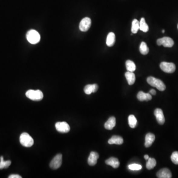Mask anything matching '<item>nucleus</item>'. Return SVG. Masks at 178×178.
Segmentation results:
<instances>
[{"label":"nucleus","instance_id":"25","mask_svg":"<svg viewBox=\"0 0 178 178\" xmlns=\"http://www.w3.org/2000/svg\"><path fill=\"white\" fill-rule=\"evenodd\" d=\"M128 122L131 128H134L136 127V125L137 124V120L135 116L130 115L128 117Z\"/></svg>","mask_w":178,"mask_h":178},{"label":"nucleus","instance_id":"12","mask_svg":"<svg viewBox=\"0 0 178 178\" xmlns=\"http://www.w3.org/2000/svg\"><path fill=\"white\" fill-rule=\"evenodd\" d=\"M157 177L159 178H171L172 173L169 169H162L158 172L157 174Z\"/></svg>","mask_w":178,"mask_h":178},{"label":"nucleus","instance_id":"23","mask_svg":"<svg viewBox=\"0 0 178 178\" xmlns=\"http://www.w3.org/2000/svg\"><path fill=\"white\" fill-rule=\"evenodd\" d=\"M147 160V161L146 164V167L147 169L151 170L155 167L156 165H157V161L154 158L149 157Z\"/></svg>","mask_w":178,"mask_h":178},{"label":"nucleus","instance_id":"14","mask_svg":"<svg viewBox=\"0 0 178 178\" xmlns=\"http://www.w3.org/2000/svg\"><path fill=\"white\" fill-rule=\"evenodd\" d=\"M137 99L141 102L149 101L152 99V96L150 93H145L143 92L140 91L138 94Z\"/></svg>","mask_w":178,"mask_h":178},{"label":"nucleus","instance_id":"27","mask_svg":"<svg viewBox=\"0 0 178 178\" xmlns=\"http://www.w3.org/2000/svg\"><path fill=\"white\" fill-rule=\"evenodd\" d=\"M0 169L4 168H7L11 165V161L10 160H8L5 161L4 160V157H0Z\"/></svg>","mask_w":178,"mask_h":178},{"label":"nucleus","instance_id":"26","mask_svg":"<svg viewBox=\"0 0 178 178\" xmlns=\"http://www.w3.org/2000/svg\"><path fill=\"white\" fill-rule=\"evenodd\" d=\"M140 51L141 53L143 55H146L149 52V48L147 46V44L144 42H142L140 46Z\"/></svg>","mask_w":178,"mask_h":178},{"label":"nucleus","instance_id":"16","mask_svg":"<svg viewBox=\"0 0 178 178\" xmlns=\"http://www.w3.org/2000/svg\"><path fill=\"white\" fill-rule=\"evenodd\" d=\"M105 163L108 165L112 166L113 168H117L120 166L118 159L115 157H110L105 161Z\"/></svg>","mask_w":178,"mask_h":178},{"label":"nucleus","instance_id":"29","mask_svg":"<svg viewBox=\"0 0 178 178\" xmlns=\"http://www.w3.org/2000/svg\"><path fill=\"white\" fill-rule=\"evenodd\" d=\"M128 168L131 170H140L142 168V166L140 164H132L128 166Z\"/></svg>","mask_w":178,"mask_h":178},{"label":"nucleus","instance_id":"13","mask_svg":"<svg viewBox=\"0 0 178 178\" xmlns=\"http://www.w3.org/2000/svg\"><path fill=\"white\" fill-rule=\"evenodd\" d=\"M98 85L96 84H89L86 85L84 87V91L85 94L87 95H90L91 94L92 92H95L98 91Z\"/></svg>","mask_w":178,"mask_h":178},{"label":"nucleus","instance_id":"7","mask_svg":"<svg viewBox=\"0 0 178 178\" xmlns=\"http://www.w3.org/2000/svg\"><path fill=\"white\" fill-rule=\"evenodd\" d=\"M161 70L167 73H172L175 72L176 66L174 63L167 62H162L160 64Z\"/></svg>","mask_w":178,"mask_h":178},{"label":"nucleus","instance_id":"31","mask_svg":"<svg viewBox=\"0 0 178 178\" xmlns=\"http://www.w3.org/2000/svg\"><path fill=\"white\" fill-rule=\"evenodd\" d=\"M149 93L151 94L152 95H155L157 94V92H156L155 90H154V89H151V90H150Z\"/></svg>","mask_w":178,"mask_h":178},{"label":"nucleus","instance_id":"21","mask_svg":"<svg viewBox=\"0 0 178 178\" xmlns=\"http://www.w3.org/2000/svg\"><path fill=\"white\" fill-rule=\"evenodd\" d=\"M139 29L144 32H147L149 30L148 25L146 22V21L144 18H142L140 21V28Z\"/></svg>","mask_w":178,"mask_h":178},{"label":"nucleus","instance_id":"9","mask_svg":"<svg viewBox=\"0 0 178 178\" xmlns=\"http://www.w3.org/2000/svg\"><path fill=\"white\" fill-rule=\"evenodd\" d=\"M56 129L58 132L63 133H66L70 132V125L68 123L65 122H59L56 123L55 125Z\"/></svg>","mask_w":178,"mask_h":178},{"label":"nucleus","instance_id":"11","mask_svg":"<svg viewBox=\"0 0 178 178\" xmlns=\"http://www.w3.org/2000/svg\"><path fill=\"white\" fill-rule=\"evenodd\" d=\"M99 158V154L97 152L92 151L88 159V163L90 166H94L97 163L98 159Z\"/></svg>","mask_w":178,"mask_h":178},{"label":"nucleus","instance_id":"17","mask_svg":"<svg viewBox=\"0 0 178 178\" xmlns=\"http://www.w3.org/2000/svg\"><path fill=\"white\" fill-rule=\"evenodd\" d=\"M123 142V139L119 136H113L108 141L109 144H116L119 145L122 144Z\"/></svg>","mask_w":178,"mask_h":178},{"label":"nucleus","instance_id":"5","mask_svg":"<svg viewBox=\"0 0 178 178\" xmlns=\"http://www.w3.org/2000/svg\"><path fill=\"white\" fill-rule=\"evenodd\" d=\"M63 162V155L61 154H58L52 159L50 164V166L53 170H56L61 166Z\"/></svg>","mask_w":178,"mask_h":178},{"label":"nucleus","instance_id":"2","mask_svg":"<svg viewBox=\"0 0 178 178\" xmlns=\"http://www.w3.org/2000/svg\"><path fill=\"white\" fill-rule=\"evenodd\" d=\"M26 96L32 101H40L43 99L44 95L40 90H29L26 92Z\"/></svg>","mask_w":178,"mask_h":178},{"label":"nucleus","instance_id":"3","mask_svg":"<svg viewBox=\"0 0 178 178\" xmlns=\"http://www.w3.org/2000/svg\"><path fill=\"white\" fill-rule=\"evenodd\" d=\"M19 141L22 146L26 147H31L34 144V140L27 133H23L21 134Z\"/></svg>","mask_w":178,"mask_h":178},{"label":"nucleus","instance_id":"19","mask_svg":"<svg viewBox=\"0 0 178 178\" xmlns=\"http://www.w3.org/2000/svg\"><path fill=\"white\" fill-rule=\"evenodd\" d=\"M125 77L128 81V84L129 85H132L135 83V81H136V76L133 72L127 71L125 73Z\"/></svg>","mask_w":178,"mask_h":178},{"label":"nucleus","instance_id":"22","mask_svg":"<svg viewBox=\"0 0 178 178\" xmlns=\"http://www.w3.org/2000/svg\"><path fill=\"white\" fill-rule=\"evenodd\" d=\"M126 67L128 71L134 72L136 70V66L135 63L130 60H128L126 62Z\"/></svg>","mask_w":178,"mask_h":178},{"label":"nucleus","instance_id":"4","mask_svg":"<svg viewBox=\"0 0 178 178\" xmlns=\"http://www.w3.org/2000/svg\"><path fill=\"white\" fill-rule=\"evenodd\" d=\"M26 39L30 43L36 44L40 40V35L37 31L30 30L26 34Z\"/></svg>","mask_w":178,"mask_h":178},{"label":"nucleus","instance_id":"1","mask_svg":"<svg viewBox=\"0 0 178 178\" xmlns=\"http://www.w3.org/2000/svg\"><path fill=\"white\" fill-rule=\"evenodd\" d=\"M147 83L152 87H155L160 91H164L166 89V86L162 81L160 79L152 76L148 77L147 79Z\"/></svg>","mask_w":178,"mask_h":178},{"label":"nucleus","instance_id":"8","mask_svg":"<svg viewBox=\"0 0 178 178\" xmlns=\"http://www.w3.org/2000/svg\"><path fill=\"white\" fill-rule=\"evenodd\" d=\"M91 19L90 18H85L81 21L79 24V29L81 31L86 32L90 29L91 26Z\"/></svg>","mask_w":178,"mask_h":178},{"label":"nucleus","instance_id":"34","mask_svg":"<svg viewBox=\"0 0 178 178\" xmlns=\"http://www.w3.org/2000/svg\"></svg>","mask_w":178,"mask_h":178},{"label":"nucleus","instance_id":"30","mask_svg":"<svg viewBox=\"0 0 178 178\" xmlns=\"http://www.w3.org/2000/svg\"><path fill=\"white\" fill-rule=\"evenodd\" d=\"M9 178H21V176L19 175H17V174H13V175H11L9 177Z\"/></svg>","mask_w":178,"mask_h":178},{"label":"nucleus","instance_id":"20","mask_svg":"<svg viewBox=\"0 0 178 178\" xmlns=\"http://www.w3.org/2000/svg\"><path fill=\"white\" fill-rule=\"evenodd\" d=\"M106 45L108 47L113 46L115 43V35L114 33H109L106 38Z\"/></svg>","mask_w":178,"mask_h":178},{"label":"nucleus","instance_id":"10","mask_svg":"<svg viewBox=\"0 0 178 178\" xmlns=\"http://www.w3.org/2000/svg\"><path fill=\"white\" fill-rule=\"evenodd\" d=\"M157 121L160 125H163L165 123V117L163 111L160 108H157L154 112Z\"/></svg>","mask_w":178,"mask_h":178},{"label":"nucleus","instance_id":"15","mask_svg":"<svg viewBox=\"0 0 178 178\" xmlns=\"http://www.w3.org/2000/svg\"><path fill=\"white\" fill-rule=\"evenodd\" d=\"M155 135L154 134L149 133L147 134L145 138V147H149L152 145V144L155 141Z\"/></svg>","mask_w":178,"mask_h":178},{"label":"nucleus","instance_id":"28","mask_svg":"<svg viewBox=\"0 0 178 178\" xmlns=\"http://www.w3.org/2000/svg\"><path fill=\"white\" fill-rule=\"evenodd\" d=\"M171 159L175 164L178 165V151H174L172 154Z\"/></svg>","mask_w":178,"mask_h":178},{"label":"nucleus","instance_id":"6","mask_svg":"<svg viewBox=\"0 0 178 178\" xmlns=\"http://www.w3.org/2000/svg\"><path fill=\"white\" fill-rule=\"evenodd\" d=\"M157 44L159 46L163 45L164 47L171 48L174 45V42L172 38L168 37H164L158 39L157 40Z\"/></svg>","mask_w":178,"mask_h":178},{"label":"nucleus","instance_id":"24","mask_svg":"<svg viewBox=\"0 0 178 178\" xmlns=\"http://www.w3.org/2000/svg\"><path fill=\"white\" fill-rule=\"evenodd\" d=\"M140 28V22L137 19H134L132 22V28L131 31L132 33L136 34Z\"/></svg>","mask_w":178,"mask_h":178},{"label":"nucleus","instance_id":"32","mask_svg":"<svg viewBox=\"0 0 178 178\" xmlns=\"http://www.w3.org/2000/svg\"><path fill=\"white\" fill-rule=\"evenodd\" d=\"M144 158L146 160H147L149 158V156L148 155H145L144 156Z\"/></svg>","mask_w":178,"mask_h":178},{"label":"nucleus","instance_id":"18","mask_svg":"<svg viewBox=\"0 0 178 178\" xmlns=\"http://www.w3.org/2000/svg\"><path fill=\"white\" fill-rule=\"evenodd\" d=\"M116 125V119L113 116L110 117L105 124V128L107 130L113 129Z\"/></svg>","mask_w":178,"mask_h":178},{"label":"nucleus","instance_id":"33","mask_svg":"<svg viewBox=\"0 0 178 178\" xmlns=\"http://www.w3.org/2000/svg\"><path fill=\"white\" fill-rule=\"evenodd\" d=\"M162 33H164L165 32V30H162Z\"/></svg>","mask_w":178,"mask_h":178}]
</instances>
